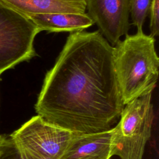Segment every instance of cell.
I'll list each match as a JSON object with an SVG mask.
<instances>
[{
    "instance_id": "obj_1",
    "label": "cell",
    "mask_w": 159,
    "mask_h": 159,
    "mask_svg": "<svg viewBox=\"0 0 159 159\" xmlns=\"http://www.w3.org/2000/svg\"><path fill=\"white\" fill-rule=\"evenodd\" d=\"M124 106L114 47L99 30L71 33L46 73L37 115L73 133H94L112 129Z\"/></svg>"
},
{
    "instance_id": "obj_2",
    "label": "cell",
    "mask_w": 159,
    "mask_h": 159,
    "mask_svg": "<svg viewBox=\"0 0 159 159\" xmlns=\"http://www.w3.org/2000/svg\"><path fill=\"white\" fill-rule=\"evenodd\" d=\"M114 65L124 104L152 93L158 77L155 39L143 31L125 35L114 47Z\"/></svg>"
},
{
    "instance_id": "obj_3",
    "label": "cell",
    "mask_w": 159,
    "mask_h": 159,
    "mask_svg": "<svg viewBox=\"0 0 159 159\" xmlns=\"http://www.w3.org/2000/svg\"><path fill=\"white\" fill-rule=\"evenodd\" d=\"M152 93L140 96L124 106L119 121L112 127V157L142 159L154 119Z\"/></svg>"
},
{
    "instance_id": "obj_4",
    "label": "cell",
    "mask_w": 159,
    "mask_h": 159,
    "mask_svg": "<svg viewBox=\"0 0 159 159\" xmlns=\"http://www.w3.org/2000/svg\"><path fill=\"white\" fill-rule=\"evenodd\" d=\"M40 32L28 17L0 4V76L37 56L34 42Z\"/></svg>"
},
{
    "instance_id": "obj_5",
    "label": "cell",
    "mask_w": 159,
    "mask_h": 159,
    "mask_svg": "<svg viewBox=\"0 0 159 159\" xmlns=\"http://www.w3.org/2000/svg\"><path fill=\"white\" fill-rule=\"evenodd\" d=\"M73 132L33 116L10 136L27 159H60Z\"/></svg>"
},
{
    "instance_id": "obj_6",
    "label": "cell",
    "mask_w": 159,
    "mask_h": 159,
    "mask_svg": "<svg viewBox=\"0 0 159 159\" xmlns=\"http://www.w3.org/2000/svg\"><path fill=\"white\" fill-rule=\"evenodd\" d=\"M88 14L111 45L128 34L129 0H85Z\"/></svg>"
},
{
    "instance_id": "obj_7",
    "label": "cell",
    "mask_w": 159,
    "mask_h": 159,
    "mask_svg": "<svg viewBox=\"0 0 159 159\" xmlns=\"http://www.w3.org/2000/svg\"><path fill=\"white\" fill-rule=\"evenodd\" d=\"M112 131L73 133L60 159H110Z\"/></svg>"
},
{
    "instance_id": "obj_8",
    "label": "cell",
    "mask_w": 159,
    "mask_h": 159,
    "mask_svg": "<svg viewBox=\"0 0 159 159\" xmlns=\"http://www.w3.org/2000/svg\"><path fill=\"white\" fill-rule=\"evenodd\" d=\"M0 4L27 17L52 13H86L85 0H0Z\"/></svg>"
},
{
    "instance_id": "obj_9",
    "label": "cell",
    "mask_w": 159,
    "mask_h": 159,
    "mask_svg": "<svg viewBox=\"0 0 159 159\" xmlns=\"http://www.w3.org/2000/svg\"><path fill=\"white\" fill-rule=\"evenodd\" d=\"M40 30L51 32H76L84 30L94 24L88 13H52L28 17Z\"/></svg>"
},
{
    "instance_id": "obj_10",
    "label": "cell",
    "mask_w": 159,
    "mask_h": 159,
    "mask_svg": "<svg viewBox=\"0 0 159 159\" xmlns=\"http://www.w3.org/2000/svg\"><path fill=\"white\" fill-rule=\"evenodd\" d=\"M152 0H129V12L132 24L137 31H143V25L149 13Z\"/></svg>"
},
{
    "instance_id": "obj_11",
    "label": "cell",
    "mask_w": 159,
    "mask_h": 159,
    "mask_svg": "<svg viewBox=\"0 0 159 159\" xmlns=\"http://www.w3.org/2000/svg\"><path fill=\"white\" fill-rule=\"evenodd\" d=\"M0 159H26L10 135H0Z\"/></svg>"
},
{
    "instance_id": "obj_12",
    "label": "cell",
    "mask_w": 159,
    "mask_h": 159,
    "mask_svg": "<svg viewBox=\"0 0 159 159\" xmlns=\"http://www.w3.org/2000/svg\"><path fill=\"white\" fill-rule=\"evenodd\" d=\"M148 14L150 35L155 37L159 35V0H152Z\"/></svg>"
}]
</instances>
